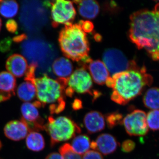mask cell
<instances>
[{
  "label": "cell",
  "instance_id": "6da1fadb",
  "mask_svg": "<svg viewBox=\"0 0 159 159\" xmlns=\"http://www.w3.org/2000/svg\"><path fill=\"white\" fill-rule=\"evenodd\" d=\"M129 36L138 48L159 60V3L153 10L142 9L130 16Z\"/></svg>",
  "mask_w": 159,
  "mask_h": 159
},
{
  "label": "cell",
  "instance_id": "7a4b0ae2",
  "mask_svg": "<svg viewBox=\"0 0 159 159\" xmlns=\"http://www.w3.org/2000/svg\"><path fill=\"white\" fill-rule=\"evenodd\" d=\"M152 81L145 67H140L134 61L130 68L110 77L106 84L112 89V100L124 105L141 95L144 88L150 86Z\"/></svg>",
  "mask_w": 159,
  "mask_h": 159
},
{
  "label": "cell",
  "instance_id": "3957f363",
  "mask_svg": "<svg viewBox=\"0 0 159 159\" xmlns=\"http://www.w3.org/2000/svg\"><path fill=\"white\" fill-rule=\"evenodd\" d=\"M61 49L67 58L86 66L92 59L89 57V44L86 33L79 24L65 25L60 32Z\"/></svg>",
  "mask_w": 159,
  "mask_h": 159
},
{
  "label": "cell",
  "instance_id": "277c9868",
  "mask_svg": "<svg viewBox=\"0 0 159 159\" xmlns=\"http://www.w3.org/2000/svg\"><path fill=\"white\" fill-rule=\"evenodd\" d=\"M34 74L28 75V78L35 85L38 101L43 107L48 106L51 114L60 113L66 107L65 86L47 75L35 78Z\"/></svg>",
  "mask_w": 159,
  "mask_h": 159
},
{
  "label": "cell",
  "instance_id": "5b68a950",
  "mask_svg": "<svg viewBox=\"0 0 159 159\" xmlns=\"http://www.w3.org/2000/svg\"><path fill=\"white\" fill-rule=\"evenodd\" d=\"M44 129L51 138V145L54 147L57 143L68 141L81 132L77 123L69 117L49 116Z\"/></svg>",
  "mask_w": 159,
  "mask_h": 159
},
{
  "label": "cell",
  "instance_id": "8992f818",
  "mask_svg": "<svg viewBox=\"0 0 159 159\" xmlns=\"http://www.w3.org/2000/svg\"><path fill=\"white\" fill-rule=\"evenodd\" d=\"M75 93L89 94L93 96L94 99H97L100 95L99 92L93 89L92 77L84 67L75 70L68 79L66 95L72 97Z\"/></svg>",
  "mask_w": 159,
  "mask_h": 159
},
{
  "label": "cell",
  "instance_id": "52a82bcc",
  "mask_svg": "<svg viewBox=\"0 0 159 159\" xmlns=\"http://www.w3.org/2000/svg\"><path fill=\"white\" fill-rule=\"evenodd\" d=\"M51 17L53 26L73 24L76 15L73 3L70 1L57 0L51 3Z\"/></svg>",
  "mask_w": 159,
  "mask_h": 159
},
{
  "label": "cell",
  "instance_id": "ba28073f",
  "mask_svg": "<svg viewBox=\"0 0 159 159\" xmlns=\"http://www.w3.org/2000/svg\"><path fill=\"white\" fill-rule=\"evenodd\" d=\"M146 116L144 111L137 109L125 116L122 123L129 135L143 136L147 134L148 128Z\"/></svg>",
  "mask_w": 159,
  "mask_h": 159
},
{
  "label": "cell",
  "instance_id": "9c48e42d",
  "mask_svg": "<svg viewBox=\"0 0 159 159\" xmlns=\"http://www.w3.org/2000/svg\"><path fill=\"white\" fill-rule=\"evenodd\" d=\"M103 63L111 74L127 70L130 68L134 60L129 61L124 54L118 49L110 48L104 51L102 55Z\"/></svg>",
  "mask_w": 159,
  "mask_h": 159
},
{
  "label": "cell",
  "instance_id": "30bf717a",
  "mask_svg": "<svg viewBox=\"0 0 159 159\" xmlns=\"http://www.w3.org/2000/svg\"><path fill=\"white\" fill-rule=\"evenodd\" d=\"M21 120L27 125L29 133L44 130V120L40 116L37 107L34 103L29 102L23 103L21 107Z\"/></svg>",
  "mask_w": 159,
  "mask_h": 159
},
{
  "label": "cell",
  "instance_id": "8fae6325",
  "mask_svg": "<svg viewBox=\"0 0 159 159\" xmlns=\"http://www.w3.org/2000/svg\"><path fill=\"white\" fill-rule=\"evenodd\" d=\"M119 143L113 136L102 134L97 137L96 141L91 142V148L99 151L104 155L113 153L116 150Z\"/></svg>",
  "mask_w": 159,
  "mask_h": 159
},
{
  "label": "cell",
  "instance_id": "7c38bea8",
  "mask_svg": "<svg viewBox=\"0 0 159 159\" xmlns=\"http://www.w3.org/2000/svg\"><path fill=\"white\" fill-rule=\"evenodd\" d=\"M6 68L15 77L20 78L28 74L30 67L25 57L20 54H15L7 60Z\"/></svg>",
  "mask_w": 159,
  "mask_h": 159
},
{
  "label": "cell",
  "instance_id": "4fadbf2b",
  "mask_svg": "<svg viewBox=\"0 0 159 159\" xmlns=\"http://www.w3.org/2000/svg\"><path fill=\"white\" fill-rule=\"evenodd\" d=\"M4 131L6 136L14 141L22 140L29 132L27 125L21 120H12L8 122L4 127Z\"/></svg>",
  "mask_w": 159,
  "mask_h": 159
},
{
  "label": "cell",
  "instance_id": "5bb4252c",
  "mask_svg": "<svg viewBox=\"0 0 159 159\" xmlns=\"http://www.w3.org/2000/svg\"><path fill=\"white\" fill-rule=\"evenodd\" d=\"M84 123L90 134L97 133L104 129L105 127L104 116L98 111H91L86 114L84 119Z\"/></svg>",
  "mask_w": 159,
  "mask_h": 159
},
{
  "label": "cell",
  "instance_id": "9a60e30c",
  "mask_svg": "<svg viewBox=\"0 0 159 159\" xmlns=\"http://www.w3.org/2000/svg\"><path fill=\"white\" fill-rule=\"evenodd\" d=\"M92 78L97 84L102 85L110 77V73L104 63L101 61L91 60L87 65Z\"/></svg>",
  "mask_w": 159,
  "mask_h": 159
},
{
  "label": "cell",
  "instance_id": "2e32d148",
  "mask_svg": "<svg viewBox=\"0 0 159 159\" xmlns=\"http://www.w3.org/2000/svg\"><path fill=\"white\" fill-rule=\"evenodd\" d=\"M53 73L57 79L67 80L73 73V66L66 57H61L54 61L52 65Z\"/></svg>",
  "mask_w": 159,
  "mask_h": 159
},
{
  "label": "cell",
  "instance_id": "e0dca14e",
  "mask_svg": "<svg viewBox=\"0 0 159 159\" xmlns=\"http://www.w3.org/2000/svg\"><path fill=\"white\" fill-rule=\"evenodd\" d=\"M74 2L77 5L79 14L84 18L93 19L99 14V6L96 1H75Z\"/></svg>",
  "mask_w": 159,
  "mask_h": 159
},
{
  "label": "cell",
  "instance_id": "ac0fdd59",
  "mask_svg": "<svg viewBox=\"0 0 159 159\" xmlns=\"http://www.w3.org/2000/svg\"><path fill=\"white\" fill-rule=\"evenodd\" d=\"M16 93L20 100L24 102H29L36 97V88L32 80L27 78L18 86Z\"/></svg>",
  "mask_w": 159,
  "mask_h": 159
},
{
  "label": "cell",
  "instance_id": "d6986e66",
  "mask_svg": "<svg viewBox=\"0 0 159 159\" xmlns=\"http://www.w3.org/2000/svg\"><path fill=\"white\" fill-rule=\"evenodd\" d=\"M16 86L15 77L8 71L0 73V92L3 93L14 94Z\"/></svg>",
  "mask_w": 159,
  "mask_h": 159
},
{
  "label": "cell",
  "instance_id": "ffe728a7",
  "mask_svg": "<svg viewBox=\"0 0 159 159\" xmlns=\"http://www.w3.org/2000/svg\"><path fill=\"white\" fill-rule=\"evenodd\" d=\"M26 144L29 149L33 152L41 151L45 148V142L41 134L37 132L29 133L26 138Z\"/></svg>",
  "mask_w": 159,
  "mask_h": 159
},
{
  "label": "cell",
  "instance_id": "44dd1931",
  "mask_svg": "<svg viewBox=\"0 0 159 159\" xmlns=\"http://www.w3.org/2000/svg\"><path fill=\"white\" fill-rule=\"evenodd\" d=\"M91 143L90 139L88 136L81 134L74 138L71 146L73 150L80 155L88 151L91 148Z\"/></svg>",
  "mask_w": 159,
  "mask_h": 159
},
{
  "label": "cell",
  "instance_id": "7402d4cb",
  "mask_svg": "<svg viewBox=\"0 0 159 159\" xmlns=\"http://www.w3.org/2000/svg\"><path fill=\"white\" fill-rule=\"evenodd\" d=\"M143 101L147 108L152 110H159V88L153 87L148 89L144 95Z\"/></svg>",
  "mask_w": 159,
  "mask_h": 159
},
{
  "label": "cell",
  "instance_id": "603a6c76",
  "mask_svg": "<svg viewBox=\"0 0 159 159\" xmlns=\"http://www.w3.org/2000/svg\"><path fill=\"white\" fill-rule=\"evenodd\" d=\"M19 6L14 1H0V15L6 19H11L16 16Z\"/></svg>",
  "mask_w": 159,
  "mask_h": 159
},
{
  "label": "cell",
  "instance_id": "cb8c5ba5",
  "mask_svg": "<svg viewBox=\"0 0 159 159\" xmlns=\"http://www.w3.org/2000/svg\"><path fill=\"white\" fill-rule=\"evenodd\" d=\"M148 128L153 131L159 130V110L150 111L146 116Z\"/></svg>",
  "mask_w": 159,
  "mask_h": 159
},
{
  "label": "cell",
  "instance_id": "d4e9b609",
  "mask_svg": "<svg viewBox=\"0 0 159 159\" xmlns=\"http://www.w3.org/2000/svg\"><path fill=\"white\" fill-rule=\"evenodd\" d=\"M106 120L107 126L110 129H112L119 124L122 123V114L118 111L107 114L106 116Z\"/></svg>",
  "mask_w": 159,
  "mask_h": 159
},
{
  "label": "cell",
  "instance_id": "484cf974",
  "mask_svg": "<svg viewBox=\"0 0 159 159\" xmlns=\"http://www.w3.org/2000/svg\"><path fill=\"white\" fill-rule=\"evenodd\" d=\"M59 151L64 159H82L80 155L73 150L71 145L69 143H66L61 146Z\"/></svg>",
  "mask_w": 159,
  "mask_h": 159
},
{
  "label": "cell",
  "instance_id": "4316f807",
  "mask_svg": "<svg viewBox=\"0 0 159 159\" xmlns=\"http://www.w3.org/2000/svg\"><path fill=\"white\" fill-rule=\"evenodd\" d=\"M82 159H103V158L100 152L95 150H90L84 155Z\"/></svg>",
  "mask_w": 159,
  "mask_h": 159
},
{
  "label": "cell",
  "instance_id": "83f0119b",
  "mask_svg": "<svg viewBox=\"0 0 159 159\" xmlns=\"http://www.w3.org/2000/svg\"><path fill=\"white\" fill-rule=\"evenodd\" d=\"M135 147L134 142L130 140L124 141L122 145V150L124 152H129L132 151Z\"/></svg>",
  "mask_w": 159,
  "mask_h": 159
},
{
  "label": "cell",
  "instance_id": "f1b7e54d",
  "mask_svg": "<svg viewBox=\"0 0 159 159\" xmlns=\"http://www.w3.org/2000/svg\"><path fill=\"white\" fill-rule=\"evenodd\" d=\"M78 24L80 25L83 30L86 33L87 32L89 33V32H92L93 29V23L90 21H89L80 20Z\"/></svg>",
  "mask_w": 159,
  "mask_h": 159
},
{
  "label": "cell",
  "instance_id": "f546056e",
  "mask_svg": "<svg viewBox=\"0 0 159 159\" xmlns=\"http://www.w3.org/2000/svg\"><path fill=\"white\" fill-rule=\"evenodd\" d=\"M72 107L75 110H78L82 108V103L79 99H75L72 104Z\"/></svg>",
  "mask_w": 159,
  "mask_h": 159
},
{
  "label": "cell",
  "instance_id": "4dcf8cb0",
  "mask_svg": "<svg viewBox=\"0 0 159 159\" xmlns=\"http://www.w3.org/2000/svg\"><path fill=\"white\" fill-rule=\"evenodd\" d=\"M45 159H64L62 156L57 152H54L49 154Z\"/></svg>",
  "mask_w": 159,
  "mask_h": 159
},
{
  "label": "cell",
  "instance_id": "1f68e13d",
  "mask_svg": "<svg viewBox=\"0 0 159 159\" xmlns=\"http://www.w3.org/2000/svg\"><path fill=\"white\" fill-rule=\"evenodd\" d=\"M11 96V95L9 94L3 93L0 92V103L10 99Z\"/></svg>",
  "mask_w": 159,
  "mask_h": 159
},
{
  "label": "cell",
  "instance_id": "d6a6232c",
  "mask_svg": "<svg viewBox=\"0 0 159 159\" xmlns=\"http://www.w3.org/2000/svg\"><path fill=\"white\" fill-rule=\"evenodd\" d=\"M2 142L0 140V150L2 149Z\"/></svg>",
  "mask_w": 159,
  "mask_h": 159
},
{
  "label": "cell",
  "instance_id": "836d02e7",
  "mask_svg": "<svg viewBox=\"0 0 159 159\" xmlns=\"http://www.w3.org/2000/svg\"><path fill=\"white\" fill-rule=\"evenodd\" d=\"M2 20H1V18H0V30H1V28H2Z\"/></svg>",
  "mask_w": 159,
  "mask_h": 159
}]
</instances>
